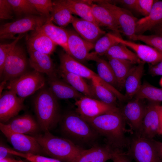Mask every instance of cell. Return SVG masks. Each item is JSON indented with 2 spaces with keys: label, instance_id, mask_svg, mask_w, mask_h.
Listing matches in <instances>:
<instances>
[{
  "label": "cell",
  "instance_id": "6da1fadb",
  "mask_svg": "<svg viewBox=\"0 0 162 162\" xmlns=\"http://www.w3.org/2000/svg\"><path fill=\"white\" fill-rule=\"evenodd\" d=\"M99 135L105 137L107 144L113 149L122 150L127 147L125 136L126 122L119 109L86 121Z\"/></svg>",
  "mask_w": 162,
  "mask_h": 162
},
{
  "label": "cell",
  "instance_id": "7a4b0ae2",
  "mask_svg": "<svg viewBox=\"0 0 162 162\" xmlns=\"http://www.w3.org/2000/svg\"><path fill=\"white\" fill-rule=\"evenodd\" d=\"M57 100L45 86L39 90L34 99L37 121L44 133L50 132L60 122L61 116Z\"/></svg>",
  "mask_w": 162,
  "mask_h": 162
},
{
  "label": "cell",
  "instance_id": "3957f363",
  "mask_svg": "<svg viewBox=\"0 0 162 162\" xmlns=\"http://www.w3.org/2000/svg\"><path fill=\"white\" fill-rule=\"evenodd\" d=\"M32 136L41 146L44 155L62 162H72L84 149L70 140L55 136L50 132Z\"/></svg>",
  "mask_w": 162,
  "mask_h": 162
},
{
  "label": "cell",
  "instance_id": "277c9868",
  "mask_svg": "<svg viewBox=\"0 0 162 162\" xmlns=\"http://www.w3.org/2000/svg\"><path fill=\"white\" fill-rule=\"evenodd\" d=\"M62 133L68 139L76 142L91 144L99 136L89 123L76 112L65 113L59 122Z\"/></svg>",
  "mask_w": 162,
  "mask_h": 162
},
{
  "label": "cell",
  "instance_id": "5b68a950",
  "mask_svg": "<svg viewBox=\"0 0 162 162\" xmlns=\"http://www.w3.org/2000/svg\"><path fill=\"white\" fill-rule=\"evenodd\" d=\"M45 82L42 74L34 70L7 82L5 88L13 92L20 98L24 100L45 86Z\"/></svg>",
  "mask_w": 162,
  "mask_h": 162
},
{
  "label": "cell",
  "instance_id": "8992f818",
  "mask_svg": "<svg viewBox=\"0 0 162 162\" xmlns=\"http://www.w3.org/2000/svg\"><path fill=\"white\" fill-rule=\"evenodd\" d=\"M127 154L136 162H161L154 140L134 134L128 139Z\"/></svg>",
  "mask_w": 162,
  "mask_h": 162
},
{
  "label": "cell",
  "instance_id": "52a82bcc",
  "mask_svg": "<svg viewBox=\"0 0 162 162\" xmlns=\"http://www.w3.org/2000/svg\"><path fill=\"white\" fill-rule=\"evenodd\" d=\"M47 18L38 15L25 16L12 22L5 23L0 27L1 39H15L16 34H22L29 31L39 29L46 22Z\"/></svg>",
  "mask_w": 162,
  "mask_h": 162
},
{
  "label": "cell",
  "instance_id": "ba28073f",
  "mask_svg": "<svg viewBox=\"0 0 162 162\" xmlns=\"http://www.w3.org/2000/svg\"><path fill=\"white\" fill-rule=\"evenodd\" d=\"M28 64L24 50L17 44L8 55L0 78L7 82L20 76L28 71Z\"/></svg>",
  "mask_w": 162,
  "mask_h": 162
},
{
  "label": "cell",
  "instance_id": "9c48e42d",
  "mask_svg": "<svg viewBox=\"0 0 162 162\" xmlns=\"http://www.w3.org/2000/svg\"><path fill=\"white\" fill-rule=\"evenodd\" d=\"M0 129L15 150L26 154L44 155L41 146L33 136L12 132L1 123Z\"/></svg>",
  "mask_w": 162,
  "mask_h": 162
},
{
  "label": "cell",
  "instance_id": "30bf717a",
  "mask_svg": "<svg viewBox=\"0 0 162 162\" xmlns=\"http://www.w3.org/2000/svg\"><path fill=\"white\" fill-rule=\"evenodd\" d=\"M75 105L76 112L86 121L119 109L116 106L108 104L98 99L84 96L76 100Z\"/></svg>",
  "mask_w": 162,
  "mask_h": 162
},
{
  "label": "cell",
  "instance_id": "8fae6325",
  "mask_svg": "<svg viewBox=\"0 0 162 162\" xmlns=\"http://www.w3.org/2000/svg\"><path fill=\"white\" fill-rule=\"evenodd\" d=\"M98 4L105 7L111 12L116 20L121 32L130 39L136 34L138 19L129 10L108 1H100Z\"/></svg>",
  "mask_w": 162,
  "mask_h": 162
},
{
  "label": "cell",
  "instance_id": "7c38bea8",
  "mask_svg": "<svg viewBox=\"0 0 162 162\" xmlns=\"http://www.w3.org/2000/svg\"><path fill=\"white\" fill-rule=\"evenodd\" d=\"M150 101L146 105L140 130L136 135L147 139H153L158 134L160 105L159 102Z\"/></svg>",
  "mask_w": 162,
  "mask_h": 162
},
{
  "label": "cell",
  "instance_id": "4fadbf2b",
  "mask_svg": "<svg viewBox=\"0 0 162 162\" xmlns=\"http://www.w3.org/2000/svg\"><path fill=\"white\" fill-rule=\"evenodd\" d=\"M24 100L10 90L3 92L0 98V123L5 124L17 116L25 108Z\"/></svg>",
  "mask_w": 162,
  "mask_h": 162
},
{
  "label": "cell",
  "instance_id": "5bb4252c",
  "mask_svg": "<svg viewBox=\"0 0 162 162\" xmlns=\"http://www.w3.org/2000/svg\"><path fill=\"white\" fill-rule=\"evenodd\" d=\"M68 31V48L65 52L81 63L88 61L89 52L94 49V44L83 39L75 30Z\"/></svg>",
  "mask_w": 162,
  "mask_h": 162
},
{
  "label": "cell",
  "instance_id": "9a60e30c",
  "mask_svg": "<svg viewBox=\"0 0 162 162\" xmlns=\"http://www.w3.org/2000/svg\"><path fill=\"white\" fill-rule=\"evenodd\" d=\"M146 106L141 100L135 98L128 102L120 110L126 123L134 131V134H137L140 131Z\"/></svg>",
  "mask_w": 162,
  "mask_h": 162
},
{
  "label": "cell",
  "instance_id": "2e32d148",
  "mask_svg": "<svg viewBox=\"0 0 162 162\" xmlns=\"http://www.w3.org/2000/svg\"><path fill=\"white\" fill-rule=\"evenodd\" d=\"M114 37L118 42L134 50L142 62L154 65L162 60V53L150 46L124 40L117 34H114Z\"/></svg>",
  "mask_w": 162,
  "mask_h": 162
},
{
  "label": "cell",
  "instance_id": "e0dca14e",
  "mask_svg": "<svg viewBox=\"0 0 162 162\" xmlns=\"http://www.w3.org/2000/svg\"><path fill=\"white\" fill-rule=\"evenodd\" d=\"M3 124L12 132L31 136L38 134L41 130L37 121L28 114L17 116Z\"/></svg>",
  "mask_w": 162,
  "mask_h": 162
},
{
  "label": "cell",
  "instance_id": "ac0fdd59",
  "mask_svg": "<svg viewBox=\"0 0 162 162\" xmlns=\"http://www.w3.org/2000/svg\"><path fill=\"white\" fill-rule=\"evenodd\" d=\"M29 64L34 70L45 74L49 78L57 77V71L50 55L28 49Z\"/></svg>",
  "mask_w": 162,
  "mask_h": 162
},
{
  "label": "cell",
  "instance_id": "d6986e66",
  "mask_svg": "<svg viewBox=\"0 0 162 162\" xmlns=\"http://www.w3.org/2000/svg\"><path fill=\"white\" fill-rule=\"evenodd\" d=\"M71 23L75 31L81 37L94 44L106 34L105 32L97 24L81 18L74 16Z\"/></svg>",
  "mask_w": 162,
  "mask_h": 162
},
{
  "label": "cell",
  "instance_id": "ffe728a7",
  "mask_svg": "<svg viewBox=\"0 0 162 162\" xmlns=\"http://www.w3.org/2000/svg\"><path fill=\"white\" fill-rule=\"evenodd\" d=\"M114 149L107 144H95L84 149L72 162H106L112 159Z\"/></svg>",
  "mask_w": 162,
  "mask_h": 162
},
{
  "label": "cell",
  "instance_id": "44dd1931",
  "mask_svg": "<svg viewBox=\"0 0 162 162\" xmlns=\"http://www.w3.org/2000/svg\"><path fill=\"white\" fill-rule=\"evenodd\" d=\"M59 56L60 61L59 70L91 80L99 77L97 73L71 57L65 52H60Z\"/></svg>",
  "mask_w": 162,
  "mask_h": 162
},
{
  "label": "cell",
  "instance_id": "7402d4cb",
  "mask_svg": "<svg viewBox=\"0 0 162 162\" xmlns=\"http://www.w3.org/2000/svg\"><path fill=\"white\" fill-rule=\"evenodd\" d=\"M27 49L50 55L55 50V44L40 29L32 32L27 37Z\"/></svg>",
  "mask_w": 162,
  "mask_h": 162
},
{
  "label": "cell",
  "instance_id": "603a6c76",
  "mask_svg": "<svg viewBox=\"0 0 162 162\" xmlns=\"http://www.w3.org/2000/svg\"><path fill=\"white\" fill-rule=\"evenodd\" d=\"M145 62L142 61L131 69L125 80L124 87L126 99H131L134 97L141 86V80L144 69Z\"/></svg>",
  "mask_w": 162,
  "mask_h": 162
},
{
  "label": "cell",
  "instance_id": "cb8c5ba5",
  "mask_svg": "<svg viewBox=\"0 0 162 162\" xmlns=\"http://www.w3.org/2000/svg\"><path fill=\"white\" fill-rule=\"evenodd\" d=\"M162 22V1H155L149 14L138 20L136 24V34H143L152 30Z\"/></svg>",
  "mask_w": 162,
  "mask_h": 162
},
{
  "label": "cell",
  "instance_id": "d4e9b609",
  "mask_svg": "<svg viewBox=\"0 0 162 162\" xmlns=\"http://www.w3.org/2000/svg\"><path fill=\"white\" fill-rule=\"evenodd\" d=\"M48 83L49 90L57 99H73L76 100L84 95L72 87L58 77L48 78Z\"/></svg>",
  "mask_w": 162,
  "mask_h": 162
},
{
  "label": "cell",
  "instance_id": "484cf974",
  "mask_svg": "<svg viewBox=\"0 0 162 162\" xmlns=\"http://www.w3.org/2000/svg\"><path fill=\"white\" fill-rule=\"evenodd\" d=\"M92 14L98 25L106 27L117 34L121 32L114 17L111 12L99 4L90 3Z\"/></svg>",
  "mask_w": 162,
  "mask_h": 162
},
{
  "label": "cell",
  "instance_id": "4316f807",
  "mask_svg": "<svg viewBox=\"0 0 162 162\" xmlns=\"http://www.w3.org/2000/svg\"><path fill=\"white\" fill-rule=\"evenodd\" d=\"M40 29L57 45L62 47L65 52H67L68 37V30L55 25L50 19H47Z\"/></svg>",
  "mask_w": 162,
  "mask_h": 162
},
{
  "label": "cell",
  "instance_id": "83f0119b",
  "mask_svg": "<svg viewBox=\"0 0 162 162\" xmlns=\"http://www.w3.org/2000/svg\"><path fill=\"white\" fill-rule=\"evenodd\" d=\"M58 72L63 81L84 96L97 99L92 86L88 84L83 78L59 70Z\"/></svg>",
  "mask_w": 162,
  "mask_h": 162
},
{
  "label": "cell",
  "instance_id": "f1b7e54d",
  "mask_svg": "<svg viewBox=\"0 0 162 162\" xmlns=\"http://www.w3.org/2000/svg\"><path fill=\"white\" fill-rule=\"evenodd\" d=\"M52 4L50 20L63 28L71 23L74 17L73 14L62 0L53 1Z\"/></svg>",
  "mask_w": 162,
  "mask_h": 162
},
{
  "label": "cell",
  "instance_id": "f546056e",
  "mask_svg": "<svg viewBox=\"0 0 162 162\" xmlns=\"http://www.w3.org/2000/svg\"><path fill=\"white\" fill-rule=\"evenodd\" d=\"M88 60L96 62L97 74L101 80L115 88L118 87L113 71L108 62L91 53H89Z\"/></svg>",
  "mask_w": 162,
  "mask_h": 162
},
{
  "label": "cell",
  "instance_id": "4dcf8cb0",
  "mask_svg": "<svg viewBox=\"0 0 162 162\" xmlns=\"http://www.w3.org/2000/svg\"><path fill=\"white\" fill-rule=\"evenodd\" d=\"M61 0L73 14L77 15L81 18L92 22L98 25L93 16L90 3L79 0Z\"/></svg>",
  "mask_w": 162,
  "mask_h": 162
},
{
  "label": "cell",
  "instance_id": "1f68e13d",
  "mask_svg": "<svg viewBox=\"0 0 162 162\" xmlns=\"http://www.w3.org/2000/svg\"><path fill=\"white\" fill-rule=\"evenodd\" d=\"M91 80V86L97 99L107 104L115 106L118 99L113 92L104 84L99 77Z\"/></svg>",
  "mask_w": 162,
  "mask_h": 162
},
{
  "label": "cell",
  "instance_id": "d6a6232c",
  "mask_svg": "<svg viewBox=\"0 0 162 162\" xmlns=\"http://www.w3.org/2000/svg\"><path fill=\"white\" fill-rule=\"evenodd\" d=\"M104 56L107 58L127 61L133 64H138L142 62L135 52L129 50L125 45L120 43L112 46Z\"/></svg>",
  "mask_w": 162,
  "mask_h": 162
},
{
  "label": "cell",
  "instance_id": "836d02e7",
  "mask_svg": "<svg viewBox=\"0 0 162 162\" xmlns=\"http://www.w3.org/2000/svg\"><path fill=\"white\" fill-rule=\"evenodd\" d=\"M116 78L118 87L124 88L126 78L133 64L124 60L112 58H107Z\"/></svg>",
  "mask_w": 162,
  "mask_h": 162
},
{
  "label": "cell",
  "instance_id": "e575fe53",
  "mask_svg": "<svg viewBox=\"0 0 162 162\" xmlns=\"http://www.w3.org/2000/svg\"><path fill=\"white\" fill-rule=\"evenodd\" d=\"M134 97L138 99H147L150 101L160 102L162 101V89L145 82Z\"/></svg>",
  "mask_w": 162,
  "mask_h": 162
},
{
  "label": "cell",
  "instance_id": "d590c367",
  "mask_svg": "<svg viewBox=\"0 0 162 162\" xmlns=\"http://www.w3.org/2000/svg\"><path fill=\"white\" fill-rule=\"evenodd\" d=\"M8 0L12 7L14 15L18 17L21 18L31 15L40 16L29 0Z\"/></svg>",
  "mask_w": 162,
  "mask_h": 162
},
{
  "label": "cell",
  "instance_id": "8d00e7d4",
  "mask_svg": "<svg viewBox=\"0 0 162 162\" xmlns=\"http://www.w3.org/2000/svg\"><path fill=\"white\" fill-rule=\"evenodd\" d=\"M118 43L114 34L107 33L97 40L94 44V51L91 53L98 56L104 55L110 48Z\"/></svg>",
  "mask_w": 162,
  "mask_h": 162
},
{
  "label": "cell",
  "instance_id": "74e56055",
  "mask_svg": "<svg viewBox=\"0 0 162 162\" xmlns=\"http://www.w3.org/2000/svg\"><path fill=\"white\" fill-rule=\"evenodd\" d=\"M130 39L142 41L162 53V36L156 34L150 35L135 34Z\"/></svg>",
  "mask_w": 162,
  "mask_h": 162
},
{
  "label": "cell",
  "instance_id": "f35d334b",
  "mask_svg": "<svg viewBox=\"0 0 162 162\" xmlns=\"http://www.w3.org/2000/svg\"><path fill=\"white\" fill-rule=\"evenodd\" d=\"M23 34H20L10 43L0 45V76L1 77L5 63L9 53L17 45L18 41L23 36Z\"/></svg>",
  "mask_w": 162,
  "mask_h": 162
},
{
  "label": "cell",
  "instance_id": "ab89813d",
  "mask_svg": "<svg viewBox=\"0 0 162 162\" xmlns=\"http://www.w3.org/2000/svg\"><path fill=\"white\" fill-rule=\"evenodd\" d=\"M40 16L50 18L52 7V1L50 0H29Z\"/></svg>",
  "mask_w": 162,
  "mask_h": 162
},
{
  "label": "cell",
  "instance_id": "60d3db41",
  "mask_svg": "<svg viewBox=\"0 0 162 162\" xmlns=\"http://www.w3.org/2000/svg\"><path fill=\"white\" fill-rule=\"evenodd\" d=\"M155 1L137 0L136 11L146 17L150 13Z\"/></svg>",
  "mask_w": 162,
  "mask_h": 162
},
{
  "label": "cell",
  "instance_id": "b9f144b4",
  "mask_svg": "<svg viewBox=\"0 0 162 162\" xmlns=\"http://www.w3.org/2000/svg\"><path fill=\"white\" fill-rule=\"evenodd\" d=\"M14 13L8 0H0V18L2 20L13 19Z\"/></svg>",
  "mask_w": 162,
  "mask_h": 162
},
{
  "label": "cell",
  "instance_id": "7bdbcfd3",
  "mask_svg": "<svg viewBox=\"0 0 162 162\" xmlns=\"http://www.w3.org/2000/svg\"><path fill=\"white\" fill-rule=\"evenodd\" d=\"M25 158L30 162H62L52 158L31 154H26Z\"/></svg>",
  "mask_w": 162,
  "mask_h": 162
},
{
  "label": "cell",
  "instance_id": "ee69618b",
  "mask_svg": "<svg viewBox=\"0 0 162 162\" xmlns=\"http://www.w3.org/2000/svg\"><path fill=\"white\" fill-rule=\"evenodd\" d=\"M130 158L122 150L114 149L111 160L113 162H131Z\"/></svg>",
  "mask_w": 162,
  "mask_h": 162
},
{
  "label": "cell",
  "instance_id": "f6af8a7d",
  "mask_svg": "<svg viewBox=\"0 0 162 162\" xmlns=\"http://www.w3.org/2000/svg\"><path fill=\"white\" fill-rule=\"evenodd\" d=\"M114 1V2L120 4L128 10L129 9L136 11L137 0H120Z\"/></svg>",
  "mask_w": 162,
  "mask_h": 162
},
{
  "label": "cell",
  "instance_id": "bcb514c9",
  "mask_svg": "<svg viewBox=\"0 0 162 162\" xmlns=\"http://www.w3.org/2000/svg\"><path fill=\"white\" fill-rule=\"evenodd\" d=\"M149 71L153 75L162 76V60L155 65L151 66Z\"/></svg>",
  "mask_w": 162,
  "mask_h": 162
},
{
  "label": "cell",
  "instance_id": "7dc6e473",
  "mask_svg": "<svg viewBox=\"0 0 162 162\" xmlns=\"http://www.w3.org/2000/svg\"><path fill=\"white\" fill-rule=\"evenodd\" d=\"M155 34L162 36V22L158 24L152 30Z\"/></svg>",
  "mask_w": 162,
  "mask_h": 162
},
{
  "label": "cell",
  "instance_id": "c3c4849f",
  "mask_svg": "<svg viewBox=\"0 0 162 162\" xmlns=\"http://www.w3.org/2000/svg\"><path fill=\"white\" fill-rule=\"evenodd\" d=\"M154 142L159 155L162 160V142L155 140Z\"/></svg>",
  "mask_w": 162,
  "mask_h": 162
},
{
  "label": "cell",
  "instance_id": "681fc988",
  "mask_svg": "<svg viewBox=\"0 0 162 162\" xmlns=\"http://www.w3.org/2000/svg\"><path fill=\"white\" fill-rule=\"evenodd\" d=\"M0 162H25L21 160H18L9 157L0 160Z\"/></svg>",
  "mask_w": 162,
  "mask_h": 162
},
{
  "label": "cell",
  "instance_id": "f907efd6",
  "mask_svg": "<svg viewBox=\"0 0 162 162\" xmlns=\"http://www.w3.org/2000/svg\"><path fill=\"white\" fill-rule=\"evenodd\" d=\"M160 125L158 134L162 135V106L160 105L159 109Z\"/></svg>",
  "mask_w": 162,
  "mask_h": 162
},
{
  "label": "cell",
  "instance_id": "816d5d0a",
  "mask_svg": "<svg viewBox=\"0 0 162 162\" xmlns=\"http://www.w3.org/2000/svg\"><path fill=\"white\" fill-rule=\"evenodd\" d=\"M159 83L161 86L162 87V77H161Z\"/></svg>",
  "mask_w": 162,
  "mask_h": 162
}]
</instances>
